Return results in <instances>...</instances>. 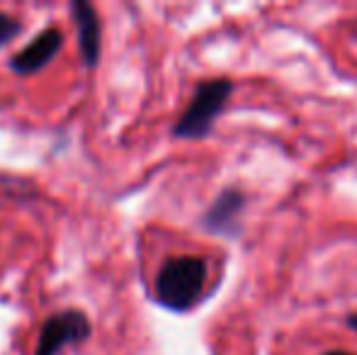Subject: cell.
<instances>
[{
	"label": "cell",
	"instance_id": "obj_1",
	"mask_svg": "<svg viewBox=\"0 0 357 355\" xmlns=\"http://www.w3.org/2000/svg\"><path fill=\"white\" fill-rule=\"evenodd\" d=\"M207 282V263L197 256L168 258L155 275L153 292L160 307L170 312H188L199 302Z\"/></svg>",
	"mask_w": 357,
	"mask_h": 355
},
{
	"label": "cell",
	"instance_id": "obj_2",
	"mask_svg": "<svg viewBox=\"0 0 357 355\" xmlns=\"http://www.w3.org/2000/svg\"><path fill=\"white\" fill-rule=\"evenodd\" d=\"M234 83L229 78H212V81H202L192 93L188 109L180 114V119L173 127V137L178 139H204L212 132L216 117L224 109L226 100H229Z\"/></svg>",
	"mask_w": 357,
	"mask_h": 355
},
{
	"label": "cell",
	"instance_id": "obj_3",
	"mask_svg": "<svg viewBox=\"0 0 357 355\" xmlns=\"http://www.w3.org/2000/svg\"><path fill=\"white\" fill-rule=\"evenodd\" d=\"M90 333H93V326H90L85 312L63 309L42 324L34 355H59L66 346H78V343L88 341Z\"/></svg>",
	"mask_w": 357,
	"mask_h": 355
},
{
	"label": "cell",
	"instance_id": "obj_4",
	"mask_svg": "<svg viewBox=\"0 0 357 355\" xmlns=\"http://www.w3.org/2000/svg\"><path fill=\"white\" fill-rule=\"evenodd\" d=\"M63 47V32L59 27H47L32 39L24 49H20L13 59H10V68L17 76H32V73L42 71L44 66L54 61Z\"/></svg>",
	"mask_w": 357,
	"mask_h": 355
},
{
	"label": "cell",
	"instance_id": "obj_5",
	"mask_svg": "<svg viewBox=\"0 0 357 355\" xmlns=\"http://www.w3.org/2000/svg\"><path fill=\"white\" fill-rule=\"evenodd\" d=\"M71 15L78 29V49L83 63L88 68H95L100 59V47H102V24H100L98 10L88 0H73Z\"/></svg>",
	"mask_w": 357,
	"mask_h": 355
},
{
	"label": "cell",
	"instance_id": "obj_6",
	"mask_svg": "<svg viewBox=\"0 0 357 355\" xmlns=\"http://www.w3.org/2000/svg\"><path fill=\"white\" fill-rule=\"evenodd\" d=\"M243 204L245 197L238 190H224L204 214V229H209L212 234H236Z\"/></svg>",
	"mask_w": 357,
	"mask_h": 355
},
{
	"label": "cell",
	"instance_id": "obj_7",
	"mask_svg": "<svg viewBox=\"0 0 357 355\" xmlns=\"http://www.w3.org/2000/svg\"><path fill=\"white\" fill-rule=\"evenodd\" d=\"M20 32H22V22L17 17H13V15L0 13V49L13 42Z\"/></svg>",
	"mask_w": 357,
	"mask_h": 355
},
{
	"label": "cell",
	"instance_id": "obj_8",
	"mask_svg": "<svg viewBox=\"0 0 357 355\" xmlns=\"http://www.w3.org/2000/svg\"><path fill=\"white\" fill-rule=\"evenodd\" d=\"M348 326L353 328V331H357V314H353V317L348 319Z\"/></svg>",
	"mask_w": 357,
	"mask_h": 355
},
{
	"label": "cell",
	"instance_id": "obj_9",
	"mask_svg": "<svg viewBox=\"0 0 357 355\" xmlns=\"http://www.w3.org/2000/svg\"><path fill=\"white\" fill-rule=\"evenodd\" d=\"M324 355H353V353H343V351H328V353H324Z\"/></svg>",
	"mask_w": 357,
	"mask_h": 355
}]
</instances>
